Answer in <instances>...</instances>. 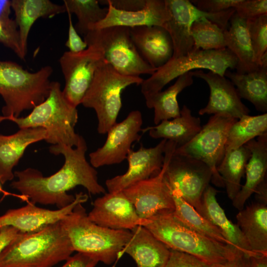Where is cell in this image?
Returning a JSON list of instances; mask_svg holds the SVG:
<instances>
[{
    "instance_id": "cell-1",
    "label": "cell",
    "mask_w": 267,
    "mask_h": 267,
    "mask_svg": "<svg viewBox=\"0 0 267 267\" xmlns=\"http://www.w3.org/2000/svg\"><path fill=\"white\" fill-rule=\"evenodd\" d=\"M86 140L81 136L76 147L63 144L52 145L49 152L55 155H62L63 166L53 175L44 177L38 170L27 168L15 171L10 186L34 204L55 205L58 209L72 203L75 196L67 192L77 186H82L92 194H104L105 188L98 182L97 172L86 158Z\"/></svg>"
},
{
    "instance_id": "cell-2",
    "label": "cell",
    "mask_w": 267,
    "mask_h": 267,
    "mask_svg": "<svg viewBox=\"0 0 267 267\" xmlns=\"http://www.w3.org/2000/svg\"><path fill=\"white\" fill-rule=\"evenodd\" d=\"M74 252L61 221L39 230L20 232L0 255V267H53Z\"/></svg>"
},
{
    "instance_id": "cell-3",
    "label": "cell",
    "mask_w": 267,
    "mask_h": 267,
    "mask_svg": "<svg viewBox=\"0 0 267 267\" xmlns=\"http://www.w3.org/2000/svg\"><path fill=\"white\" fill-rule=\"evenodd\" d=\"M173 211L161 210L143 226L169 249L191 255L211 266L226 261L238 249L197 232L177 218Z\"/></svg>"
},
{
    "instance_id": "cell-4",
    "label": "cell",
    "mask_w": 267,
    "mask_h": 267,
    "mask_svg": "<svg viewBox=\"0 0 267 267\" xmlns=\"http://www.w3.org/2000/svg\"><path fill=\"white\" fill-rule=\"evenodd\" d=\"M32 110L25 117L0 115V123L9 120L15 123L19 129L43 128L47 134L45 141L52 145L76 147L78 145L81 136L75 131L78 120V110L66 99L58 82H51L48 96Z\"/></svg>"
},
{
    "instance_id": "cell-5",
    "label": "cell",
    "mask_w": 267,
    "mask_h": 267,
    "mask_svg": "<svg viewBox=\"0 0 267 267\" xmlns=\"http://www.w3.org/2000/svg\"><path fill=\"white\" fill-rule=\"evenodd\" d=\"M82 204H77L61 220L73 249L111 265L119 259L120 252L131 236V231L97 225L89 219Z\"/></svg>"
},
{
    "instance_id": "cell-6",
    "label": "cell",
    "mask_w": 267,
    "mask_h": 267,
    "mask_svg": "<svg viewBox=\"0 0 267 267\" xmlns=\"http://www.w3.org/2000/svg\"><path fill=\"white\" fill-rule=\"evenodd\" d=\"M52 72L49 65L31 72L16 62L0 60V95L4 102L2 116L18 117L43 102L49 94Z\"/></svg>"
},
{
    "instance_id": "cell-7",
    "label": "cell",
    "mask_w": 267,
    "mask_h": 267,
    "mask_svg": "<svg viewBox=\"0 0 267 267\" xmlns=\"http://www.w3.org/2000/svg\"><path fill=\"white\" fill-rule=\"evenodd\" d=\"M143 81L140 77L120 74L105 60L98 67L82 104L95 111L99 134H106L117 123L123 91L132 85H140Z\"/></svg>"
},
{
    "instance_id": "cell-8",
    "label": "cell",
    "mask_w": 267,
    "mask_h": 267,
    "mask_svg": "<svg viewBox=\"0 0 267 267\" xmlns=\"http://www.w3.org/2000/svg\"><path fill=\"white\" fill-rule=\"evenodd\" d=\"M237 59L227 48L218 50L193 49L187 54L171 58L166 64L158 68L141 86L143 95L162 90L176 78L194 69H208L223 76L227 69L236 68Z\"/></svg>"
},
{
    "instance_id": "cell-9",
    "label": "cell",
    "mask_w": 267,
    "mask_h": 267,
    "mask_svg": "<svg viewBox=\"0 0 267 267\" xmlns=\"http://www.w3.org/2000/svg\"><path fill=\"white\" fill-rule=\"evenodd\" d=\"M87 45L103 51L105 61L120 74L131 77L152 75L156 69L148 64L137 50L129 28L113 26L92 30L84 37Z\"/></svg>"
},
{
    "instance_id": "cell-10",
    "label": "cell",
    "mask_w": 267,
    "mask_h": 267,
    "mask_svg": "<svg viewBox=\"0 0 267 267\" xmlns=\"http://www.w3.org/2000/svg\"><path fill=\"white\" fill-rule=\"evenodd\" d=\"M237 120L225 114L213 115L190 141L177 147L174 153L205 163L211 170L212 182L216 186L224 187L217 168L224 154L228 132Z\"/></svg>"
},
{
    "instance_id": "cell-11",
    "label": "cell",
    "mask_w": 267,
    "mask_h": 267,
    "mask_svg": "<svg viewBox=\"0 0 267 267\" xmlns=\"http://www.w3.org/2000/svg\"><path fill=\"white\" fill-rule=\"evenodd\" d=\"M212 176L211 170L203 162L176 154L174 152L168 161L165 173V179L171 190L198 213L201 209L203 193L211 181Z\"/></svg>"
},
{
    "instance_id": "cell-12",
    "label": "cell",
    "mask_w": 267,
    "mask_h": 267,
    "mask_svg": "<svg viewBox=\"0 0 267 267\" xmlns=\"http://www.w3.org/2000/svg\"><path fill=\"white\" fill-rule=\"evenodd\" d=\"M102 50L93 44L78 53L64 52L59 58L65 85L62 92L66 99L77 107L82 104L98 67L104 61Z\"/></svg>"
},
{
    "instance_id": "cell-13",
    "label": "cell",
    "mask_w": 267,
    "mask_h": 267,
    "mask_svg": "<svg viewBox=\"0 0 267 267\" xmlns=\"http://www.w3.org/2000/svg\"><path fill=\"white\" fill-rule=\"evenodd\" d=\"M177 146L175 142L167 140L161 171L123 190L142 219H148L161 210H174V199L165 179V173L168 161Z\"/></svg>"
},
{
    "instance_id": "cell-14",
    "label": "cell",
    "mask_w": 267,
    "mask_h": 267,
    "mask_svg": "<svg viewBox=\"0 0 267 267\" xmlns=\"http://www.w3.org/2000/svg\"><path fill=\"white\" fill-rule=\"evenodd\" d=\"M143 123L141 113L134 110L107 132L103 145L89 154V163L95 168L120 164L126 159L134 142L139 141Z\"/></svg>"
},
{
    "instance_id": "cell-15",
    "label": "cell",
    "mask_w": 267,
    "mask_h": 267,
    "mask_svg": "<svg viewBox=\"0 0 267 267\" xmlns=\"http://www.w3.org/2000/svg\"><path fill=\"white\" fill-rule=\"evenodd\" d=\"M169 18L163 27L171 38L174 48L172 58L185 55L193 50L194 43L190 33L193 21L205 17L217 24L221 19L220 13L202 11L188 0H165Z\"/></svg>"
},
{
    "instance_id": "cell-16",
    "label": "cell",
    "mask_w": 267,
    "mask_h": 267,
    "mask_svg": "<svg viewBox=\"0 0 267 267\" xmlns=\"http://www.w3.org/2000/svg\"><path fill=\"white\" fill-rule=\"evenodd\" d=\"M89 219L101 226L115 230H131L144 226L148 220L141 218L123 191L105 193L95 200Z\"/></svg>"
},
{
    "instance_id": "cell-17",
    "label": "cell",
    "mask_w": 267,
    "mask_h": 267,
    "mask_svg": "<svg viewBox=\"0 0 267 267\" xmlns=\"http://www.w3.org/2000/svg\"><path fill=\"white\" fill-rule=\"evenodd\" d=\"M167 141L162 139L153 147L145 148L141 145L136 151L131 149L126 158L128 162L127 172L106 180L108 192L123 191L158 174L163 166Z\"/></svg>"
},
{
    "instance_id": "cell-18",
    "label": "cell",
    "mask_w": 267,
    "mask_h": 267,
    "mask_svg": "<svg viewBox=\"0 0 267 267\" xmlns=\"http://www.w3.org/2000/svg\"><path fill=\"white\" fill-rule=\"evenodd\" d=\"M194 76L204 80L210 89L208 102L199 110V115L225 114L236 119L249 115L250 110L242 102L235 87L226 77L201 70L194 71Z\"/></svg>"
},
{
    "instance_id": "cell-19",
    "label": "cell",
    "mask_w": 267,
    "mask_h": 267,
    "mask_svg": "<svg viewBox=\"0 0 267 267\" xmlns=\"http://www.w3.org/2000/svg\"><path fill=\"white\" fill-rule=\"evenodd\" d=\"M75 200L67 206L51 210L37 207L31 201L22 207L8 210L0 216V228L11 226L22 233L34 232L58 222L70 214L79 203L88 199L87 194L81 192L75 194Z\"/></svg>"
},
{
    "instance_id": "cell-20",
    "label": "cell",
    "mask_w": 267,
    "mask_h": 267,
    "mask_svg": "<svg viewBox=\"0 0 267 267\" xmlns=\"http://www.w3.org/2000/svg\"><path fill=\"white\" fill-rule=\"evenodd\" d=\"M99 2L107 5L108 13L105 18L92 26L89 31L113 26L129 28L142 26L163 27L169 18L165 0H146L143 9L131 11L117 9L106 0Z\"/></svg>"
},
{
    "instance_id": "cell-21",
    "label": "cell",
    "mask_w": 267,
    "mask_h": 267,
    "mask_svg": "<svg viewBox=\"0 0 267 267\" xmlns=\"http://www.w3.org/2000/svg\"><path fill=\"white\" fill-rule=\"evenodd\" d=\"M132 40L142 58L157 69L173 56V44L168 31L162 26L130 28Z\"/></svg>"
},
{
    "instance_id": "cell-22",
    "label": "cell",
    "mask_w": 267,
    "mask_h": 267,
    "mask_svg": "<svg viewBox=\"0 0 267 267\" xmlns=\"http://www.w3.org/2000/svg\"><path fill=\"white\" fill-rule=\"evenodd\" d=\"M130 231L131 236L119 258L126 253L134 259L137 267H165L170 249L143 226H137Z\"/></svg>"
},
{
    "instance_id": "cell-23",
    "label": "cell",
    "mask_w": 267,
    "mask_h": 267,
    "mask_svg": "<svg viewBox=\"0 0 267 267\" xmlns=\"http://www.w3.org/2000/svg\"><path fill=\"white\" fill-rule=\"evenodd\" d=\"M46 137V131L42 128L20 129L12 134L0 135V182L2 184L13 179V169L27 147L45 140Z\"/></svg>"
},
{
    "instance_id": "cell-24",
    "label": "cell",
    "mask_w": 267,
    "mask_h": 267,
    "mask_svg": "<svg viewBox=\"0 0 267 267\" xmlns=\"http://www.w3.org/2000/svg\"><path fill=\"white\" fill-rule=\"evenodd\" d=\"M218 192L213 186H208L203 193L201 207L198 213L215 226L232 245L249 256L261 255L251 251L238 225L227 218L217 200Z\"/></svg>"
},
{
    "instance_id": "cell-25",
    "label": "cell",
    "mask_w": 267,
    "mask_h": 267,
    "mask_svg": "<svg viewBox=\"0 0 267 267\" xmlns=\"http://www.w3.org/2000/svg\"><path fill=\"white\" fill-rule=\"evenodd\" d=\"M10 4L14 13L21 48L25 57L28 36L35 22L41 18H52L66 12L63 4H56L49 0H12Z\"/></svg>"
},
{
    "instance_id": "cell-26",
    "label": "cell",
    "mask_w": 267,
    "mask_h": 267,
    "mask_svg": "<svg viewBox=\"0 0 267 267\" xmlns=\"http://www.w3.org/2000/svg\"><path fill=\"white\" fill-rule=\"evenodd\" d=\"M251 152L245 169L246 181L232 200L239 211L244 208L246 201L266 178L267 171V133L245 144Z\"/></svg>"
},
{
    "instance_id": "cell-27",
    "label": "cell",
    "mask_w": 267,
    "mask_h": 267,
    "mask_svg": "<svg viewBox=\"0 0 267 267\" xmlns=\"http://www.w3.org/2000/svg\"><path fill=\"white\" fill-rule=\"evenodd\" d=\"M267 204L256 201L240 210L237 224L251 251L267 255Z\"/></svg>"
},
{
    "instance_id": "cell-28",
    "label": "cell",
    "mask_w": 267,
    "mask_h": 267,
    "mask_svg": "<svg viewBox=\"0 0 267 267\" xmlns=\"http://www.w3.org/2000/svg\"><path fill=\"white\" fill-rule=\"evenodd\" d=\"M201 128L200 119L193 116L191 110L184 105L180 110L179 116L142 129L141 132L148 131L149 135L153 138L175 142L178 147L190 141Z\"/></svg>"
},
{
    "instance_id": "cell-29",
    "label": "cell",
    "mask_w": 267,
    "mask_h": 267,
    "mask_svg": "<svg viewBox=\"0 0 267 267\" xmlns=\"http://www.w3.org/2000/svg\"><path fill=\"white\" fill-rule=\"evenodd\" d=\"M224 76L236 87L240 98L250 102L260 112L267 111V62L262 63L256 70L246 73H238L229 69Z\"/></svg>"
},
{
    "instance_id": "cell-30",
    "label": "cell",
    "mask_w": 267,
    "mask_h": 267,
    "mask_svg": "<svg viewBox=\"0 0 267 267\" xmlns=\"http://www.w3.org/2000/svg\"><path fill=\"white\" fill-rule=\"evenodd\" d=\"M194 71L179 76L175 83L164 90L144 95L146 106L154 109V123L170 120L180 115L178 96L184 89L193 83Z\"/></svg>"
},
{
    "instance_id": "cell-31",
    "label": "cell",
    "mask_w": 267,
    "mask_h": 267,
    "mask_svg": "<svg viewBox=\"0 0 267 267\" xmlns=\"http://www.w3.org/2000/svg\"><path fill=\"white\" fill-rule=\"evenodd\" d=\"M229 30H225L226 48L236 57V72L246 73L257 69L249 34L247 20L238 16L235 13L230 19Z\"/></svg>"
},
{
    "instance_id": "cell-32",
    "label": "cell",
    "mask_w": 267,
    "mask_h": 267,
    "mask_svg": "<svg viewBox=\"0 0 267 267\" xmlns=\"http://www.w3.org/2000/svg\"><path fill=\"white\" fill-rule=\"evenodd\" d=\"M251 152L246 144L225 152L217 170L221 176L228 197L231 200L239 191Z\"/></svg>"
},
{
    "instance_id": "cell-33",
    "label": "cell",
    "mask_w": 267,
    "mask_h": 267,
    "mask_svg": "<svg viewBox=\"0 0 267 267\" xmlns=\"http://www.w3.org/2000/svg\"><path fill=\"white\" fill-rule=\"evenodd\" d=\"M267 133V113L256 116H243L231 126L228 132L225 152L236 149Z\"/></svg>"
},
{
    "instance_id": "cell-34",
    "label": "cell",
    "mask_w": 267,
    "mask_h": 267,
    "mask_svg": "<svg viewBox=\"0 0 267 267\" xmlns=\"http://www.w3.org/2000/svg\"><path fill=\"white\" fill-rule=\"evenodd\" d=\"M171 191L175 205L173 212L177 218L201 234L221 243L233 246L215 226L199 214L193 207L177 193Z\"/></svg>"
},
{
    "instance_id": "cell-35",
    "label": "cell",
    "mask_w": 267,
    "mask_h": 267,
    "mask_svg": "<svg viewBox=\"0 0 267 267\" xmlns=\"http://www.w3.org/2000/svg\"><path fill=\"white\" fill-rule=\"evenodd\" d=\"M66 12L77 18L74 26L77 32L84 37L90 28L105 18L108 7H101L96 0H64Z\"/></svg>"
},
{
    "instance_id": "cell-36",
    "label": "cell",
    "mask_w": 267,
    "mask_h": 267,
    "mask_svg": "<svg viewBox=\"0 0 267 267\" xmlns=\"http://www.w3.org/2000/svg\"><path fill=\"white\" fill-rule=\"evenodd\" d=\"M216 24L202 17L193 21L190 33L194 50H218L226 48L225 32Z\"/></svg>"
},
{
    "instance_id": "cell-37",
    "label": "cell",
    "mask_w": 267,
    "mask_h": 267,
    "mask_svg": "<svg viewBox=\"0 0 267 267\" xmlns=\"http://www.w3.org/2000/svg\"><path fill=\"white\" fill-rule=\"evenodd\" d=\"M11 9L10 0H6L0 12V43L24 60L25 57L21 48L18 27L9 16Z\"/></svg>"
},
{
    "instance_id": "cell-38",
    "label": "cell",
    "mask_w": 267,
    "mask_h": 267,
    "mask_svg": "<svg viewBox=\"0 0 267 267\" xmlns=\"http://www.w3.org/2000/svg\"><path fill=\"white\" fill-rule=\"evenodd\" d=\"M247 25L254 60L259 66L262 56L267 52V14L247 20Z\"/></svg>"
},
{
    "instance_id": "cell-39",
    "label": "cell",
    "mask_w": 267,
    "mask_h": 267,
    "mask_svg": "<svg viewBox=\"0 0 267 267\" xmlns=\"http://www.w3.org/2000/svg\"><path fill=\"white\" fill-rule=\"evenodd\" d=\"M240 17L249 20L267 14V0H241L234 8Z\"/></svg>"
},
{
    "instance_id": "cell-40",
    "label": "cell",
    "mask_w": 267,
    "mask_h": 267,
    "mask_svg": "<svg viewBox=\"0 0 267 267\" xmlns=\"http://www.w3.org/2000/svg\"><path fill=\"white\" fill-rule=\"evenodd\" d=\"M165 267H212V266L191 255L170 250Z\"/></svg>"
},
{
    "instance_id": "cell-41",
    "label": "cell",
    "mask_w": 267,
    "mask_h": 267,
    "mask_svg": "<svg viewBox=\"0 0 267 267\" xmlns=\"http://www.w3.org/2000/svg\"><path fill=\"white\" fill-rule=\"evenodd\" d=\"M241 0H194L191 3L200 10L216 13L235 8Z\"/></svg>"
},
{
    "instance_id": "cell-42",
    "label": "cell",
    "mask_w": 267,
    "mask_h": 267,
    "mask_svg": "<svg viewBox=\"0 0 267 267\" xmlns=\"http://www.w3.org/2000/svg\"><path fill=\"white\" fill-rule=\"evenodd\" d=\"M69 20L68 39L65 43V46L69 49V51L73 53L80 52L88 47L85 41L82 39L73 24L71 14L67 12Z\"/></svg>"
},
{
    "instance_id": "cell-43",
    "label": "cell",
    "mask_w": 267,
    "mask_h": 267,
    "mask_svg": "<svg viewBox=\"0 0 267 267\" xmlns=\"http://www.w3.org/2000/svg\"><path fill=\"white\" fill-rule=\"evenodd\" d=\"M99 262L87 254L78 252L70 256L60 267H95Z\"/></svg>"
},
{
    "instance_id": "cell-44",
    "label": "cell",
    "mask_w": 267,
    "mask_h": 267,
    "mask_svg": "<svg viewBox=\"0 0 267 267\" xmlns=\"http://www.w3.org/2000/svg\"><path fill=\"white\" fill-rule=\"evenodd\" d=\"M212 267H250L249 256L242 251L237 249L226 261L213 265Z\"/></svg>"
},
{
    "instance_id": "cell-45",
    "label": "cell",
    "mask_w": 267,
    "mask_h": 267,
    "mask_svg": "<svg viewBox=\"0 0 267 267\" xmlns=\"http://www.w3.org/2000/svg\"><path fill=\"white\" fill-rule=\"evenodd\" d=\"M115 8L123 11H136L143 9L146 0H106Z\"/></svg>"
},
{
    "instance_id": "cell-46",
    "label": "cell",
    "mask_w": 267,
    "mask_h": 267,
    "mask_svg": "<svg viewBox=\"0 0 267 267\" xmlns=\"http://www.w3.org/2000/svg\"><path fill=\"white\" fill-rule=\"evenodd\" d=\"M20 232L11 226H3L0 228V255L5 247Z\"/></svg>"
},
{
    "instance_id": "cell-47",
    "label": "cell",
    "mask_w": 267,
    "mask_h": 267,
    "mask_svg": "<svg viewBox=\"0 0 267 267\" xmlns=\"http://www.w3.org/2000/svg\"><path fill=\"white\" fill-rule=\"evenodd\" d=\"M254 193L257 202L267 204V183L266 178L258 186Z\"/></svg>"
},
{
    "instance_id": "cell-48",
    "label": "cell",
    "mask_w": 267,
    "mask_h": 267,
    "mask_svg": "<svg viewBox=\"0 0 267 267\" xmlns=\"http://www.w3.org/2000/svg\"><path fill=\"white\" fill-rule=\"evenodd\" d=\"M250 267H267V255H256L249 256Z\"/></svg>"
},
{
    "instance_id": "cell-49",
    "label": "cell",
    "mask_w": 267,
    "mask_h": 267,
    "mask_svg": "<svg viewBox=\"0 0 267 267\" xmlns=\"http://www.w3.org/2000/svg\"><path fill=\"white\" fill-rule=\"evenodd\" d=\"M6 0H0V12L4 4H5Z\"/></svg>"
},
{
    "instance_id": "cell-50",
    "label": "cell",
    "mask_w": 267,
    "mask_h": 267,
    "mask_svg": "<svg viewBox=\"0 0 267 267\" xmlns=\"http://www.w3.org/2000/svg\"><path fill=\"white\" fill-rule=\"evenodd\" d=\"M1 184H2L0 182V193L3 191V190H2V187H1Z\"/></svg>"
}]
</instances>
